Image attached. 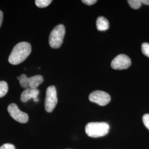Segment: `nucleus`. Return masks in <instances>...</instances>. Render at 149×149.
<instances>
[{
    "mask_svg": "<svg viewBox=\"0 0 149 149\" xmlns=\"http://www.w3.org/2000/svg\"><path fill=\"white\" fill-rule=\"evenodd\" d=\"M31 44L23 42L17 44L13 48L8 58V61L12 65L21 64L27 59L31 53Z\"/></svg>",
    "mask_w": 149,
    "mask_h": 149,
    "instance_id": "f257e3e1",
    "label": "nucleus"
},
{
    "mask_svg": "<svg viewBox=\"0 0 149 149\" xmlns=\"http://www.w3.org/2000/svg\"><path fill=\"white\" fill-rule=\"evenodd\" d=\"M109 130V125L105 122H91L85 127L86 133L92 138H99L107 135Z\"/></svg>",
    "mask_w": 149,
    "mask_h": 149,
    "instance_id": "f03ea898",
    "label": "nucleus"
},
{
    "mask_svg": "<svg viewBox=\"0 0 149 149\" xmlns=\"http://www.w3.org/2000/svg\"><path fill=\"white\" fill-rule=\"evenodd\" d=\"M65 34V28L64 25L59 24L55 27L50 33L49 38L50 46L54 49L60 48L63 44Z\"/></svg>",
    "mask_w": 149,
    "mask_h": 149,
    "instance_id": "7ed1b4c3",
    "label": "nucleus"
},
{
    "mask_svg": "<svg viewBox=\"0 0 149 149\" xmlns=\"http://www.w3.org/2000/svg\"><path fill=\"white\" fill-rule=\"evenodd\" d=\"M22 87L24 88L36 89L43 82V77L41 75H36L31 77H28L25 74H22L17 77Z\"/></svg>",
    "mask_w": 149,
    "mask_h": 149,
    "instance_id": "20e7f679",
    "label": "nucleus"
},
{
    "mask_svg": "<svg viewBox=\"0 0 149 149\" xmlns=\"http://www.w3.org/2000/svg\"><path fill=\"white\" fill-rule=\"evenodd\" d=\"M58 103L57 92L55 86L48 87L46 91V97L45 100V108L47 112L53 111Z\"/></svg>",
    "mask_w": 149,
    "mask_h": 149,
    "instance_id": "39448f33",
    "label": "nucleus"
},
{
    "mask_svg": "<svg viewBox=\"0 0 149 149\" xmlns=\"http://www.w3.org/2000/svg\"><path fill=\"white\" fill-rule=\"evenodd\" d=\"M91 102L104 106L111 101V97L108 93L102 91H95L92 92L89 96Z\"/></svg>",
    "mask_w": 149,
    "mask_h": 149,
    "instance_id": "423d86ee",
    "label": "nucleus"
},
{
    "mask_svg": "<svg viewBox=\"0 0 149 149\" xmlns=\"http://www.w3.org/2000/svg\"><path fill=\"white\" fill-rule=\"evenodd\" d=\"M7 110L11 117L16 121L21 123H26L28 121L29 118L28 114L20 111L16 104H10L8 107Z\"/></svg>",
    "mask_w": 149,
    "mask_h": 149,
    "instance_id": "0eeeda50",
    "label": "nucleus"
},
{
    "mask_svg": "<svg viewBox=\"0 0 149 149\" xmlns=\"http://www.w3.org/2000/svg\"><path fill=\"white\" fill-rule=\"evenodd\" d=\"M130 65L131 60L125 54L118 55L111 63V67L115 70L127 69Z\"/></svg>",
    "mask_w": 149,
    "mask_h": 149,
    "instance_id": "6e6552de",
    "label": "nucleus"
},
{
    "mask_svg": "<svg viewBox=\"0 0 149 149\" xmlns=\"http://www.w3.org/2000/svg\"><path fill=\"white\" fill-rule=\"evenodd\" d=\"M39 94V91L36 89L32 88H27L22 93L21 96V100L23 102H26L31 99H33L34 101H39V99L38 98V96Z\"/></svg>",
    "mask_w": 149,
    "mask_h": 149,
    "instance_id": "1a4fd4ad",
    "label": "nucleus"
},
{
    "mask_svg": "<svg viewBox=\"0 0 149 149\" xmlns=\"http://www.w3.org/2000/svg\"><path fill=\"white\" fill-rule=\"evenodd\" d=\"M96 26L98 31H104L109 28V22L105 17L100 16L97 19Z\"/></svg>",
    "mask_w": 149,
    "mask_h": 149,
    "instance_id": "9d476101",
    "label": "nucleus"
},
{
    "mask_svg": "<svg viewBox=\"0 0 149 149\" xmlns=\"http://www.w3.org/2000/svg\"><path fill=\"white\" fill-rule=\"evenodd\" d=\"M8 91V86L7 83L3 81H0V98L5 96Z\"/></svg>",
    "mask_w": 149,
    "mask_h": 149,
    "instance_id": "9b49d317",
    "label": "nucleus"
},
{
    "mask_svg": "<svg viewBox=\"0 0 149 149\" xmlns=\"http://www.w3.org/2000/svg\"><path fill=\"white\" fill-rule=\"evenodd\" d=\"M51 2H52V0H36L35 1V3L36 6L40 8L46 7L49 5Z\"/></svg>",
    "mask_w": 149,
    "mask_h": 149,
    "instance_id": "f8f14e48",
    "label": "nucleus"
},
{
    "mask_svg": "<svg viewBox=\"0 0 149 149\" xmlns=\"http://www.w3.org/2000/svg\"><path fill=\"white\" fill-rule=\"evenodd\" d=\"M128 2L130 7L135 10L139 8L141 5V0H129Z\"/></svg>",
    "mask_w": 149,
    "mask_h": 149,
    "instance_id": "ddd939ff",
    "label": "nucleus"
},
{
    "mask_svg": "<svg viewBox=\"0 0 149 149\" xmlns=\"http://www.w3.org/2000/svg\"><path fill=\"white\" fill-rule=\"evenodd\" d=\"M141 51L142 53L146 56L149 58V44L148 43H144L141 45Z\"/></svg>",
    "mask_w": 149,
    "mask_h": 149,
    "instance_id": "4468645a",
    "label": "nucleus"
},
{
    "mask_svg": "<svg viewBox=\"0 0 149 149\" xmlns=\"http://www.w3.org/2000/svg\"><path fill=\"white\" fill-rule=\"evenodd\" d=\"M143 121L145 126L149 130V114H145L143 117Z\"/></svg>",
    "mask_w": 149,
    "mask_h": 149,
    "instance_id": "2eb2a0df",
    "label": "nucleus"
},
{
    "mask_svg": "<svg viewBox=\"0 0 149 149\" xmlns=\"http://www.w3.org/2000/svg\"><path fill=\"white\" fill-rule=\"evenodd\" d=\"M0 149H15V147L13 144H5L1 146Z\"/></svg>",
    "mask_w": 149,
    "mask_h": 149,
    "instance_id": "dca6fc26",
    "label": "nucleus"
},
{
    "mask_svg": "<svg viewBox=\"0 0 149 149\" xmlns=\"http://www.w3.org/2000/svg\"><path fill=\"white\" fill-rule=\"evenodd\" d=\"M82 2L86 5L88 6H91L94 5L97 2L96 0H83Z\"/></svg>",
    "mask_w": 149,
    "mask_h": 149,
    "instance_id": "f3484780",
    "label": "nucleus"
},
{
    "mask_svg": "<svg viewBox=\"0 0 149 149\" xmlns=\"http://www.w3.org/2000/svg\"><path fill=\"white\" fill-rule=\"evenodd\" d=\"M3 13L1 11H0V27L1 26L2 21H3Z\"/></svg>",
    "mask_w": 149,
    "mask_h": 149,
    "instance_id": "a211bd4d",
    "label": "nucleus"
},
{
    "mask_svg": "<svg viewBox=\"0 0 149 149\" xmlns=\"http://www.w3.org/2000/svg\"><path fill=\"white\" fill-rule=\"evenodd\" d=\"M141 3H144L146 5H149V0H141Z\"/></svg>",
    "mask_w": 149,
    "mask_h": 149,
    "instance_id": "6ab92c4d",
    "label": "nucleus"
}]
</instances>
